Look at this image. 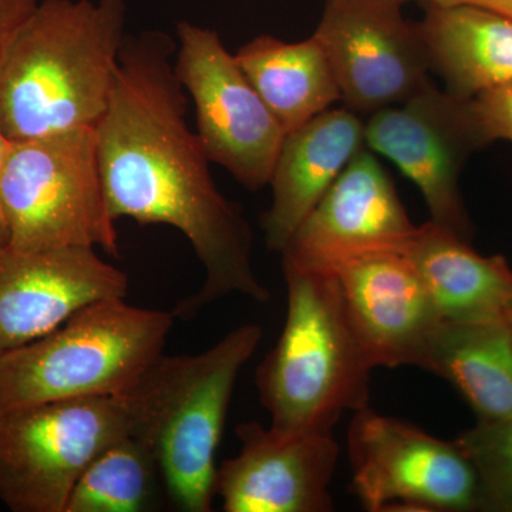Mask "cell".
I'll list each match as a JSON object with an SVG mask.
<instances>
[{
	"instance_id": "obj_22",
	"label": "cell",
	"mask_w": 512,
	"mask_h": 512,
	"mask_svg": "<svg viewBox=\"0 0 512 512\" xmlns=\"http://www.w3.org/2000/svg\"><path fill=\"white\" fill-rule=\"evenodd\" d=\"M454 440L476 471L478 511L512 512V414L477 420Z\"/></svg>"
},
{
	"instance_id": "obj_28",
	"label": "cell",
	"mask_w": 512,
	"mask_h": 512,
	"mask_svg": "<svg viewBox=\"0 0 512 512\" xmlns=\"http://www.w3.org/2000/svg\"><path fill=\"white\" fill-rule=\"evenodd\" d=\"M507 323H508V326H510V329H511V333H512V308H511V311L508 312V315H507Z\"/></svg>"
},
{
	"instance_id": "obj_23",
	"label": "cell",
	"mask_w": 512,
	"mask_h": 512,
	"mask_svg": "<svg viewBox=\"0 0 512 512\" xmlns=\"http://www.w3.org/2000/svg\"><path fill=\"white\" fill-rule=\"evenodd\" d=\"M473 104L488 141L512 143V83L478 94Z\"/></svg>"
},
{
	"instance_id": "obj_3",
	"label": "cell",
	"mask_w": 512,
	"mask_h": 512,
	"mask_svg": "<svg viewBox=\"0 0 512 512\" xmlns=\"http://www.w3.org/2000/svg\"><path fill=\"white\" fill-rule=\"evenodd\" d=\"M264 330L239 326L198 355L165 356L120 394L130 434L156 458L165 491L178 510L210 512L217 451L242 367Z\"/></svg>"
},
{
	"instance_id": "obj_27",
	"label": "cell",
	"mask_w": 512,
	"mask_h": 512,
	"mask_svg": "<svg viewBox=\"0 0 512 512\" xmlns=\"http://www.w3.org/2000/svg\"><path fill=\"white\" fill-rule=\"evenodd\" d=\"M400 2H423L426 3V5H431V3L436 2V0H400Z\"/></svg>"
},
{
	"instance_id": "obj_4",
	"label": "cell",
	"mask_w": 512,
	"mask_h": 512,
	"mask_svg": "<svg viewBox=\"0 0 512 512\" xmlns=\"http://www.w3.org/2000/svg\"><path fill=\"white\" fill-rule=\"evenodd\" d=\"M284 330L256 370L259 399L281 433L333 434L340 417L369 407L367 359L332 271L282 259Z\"/></svg>"
},
{
	"instance_id": "obj_10",
	"label": "cell",
	"mask_w": 512,
	"mask_h": 512,
	"mask_svg": "<svg viewBox=\"0 0 512 512\" xmlns=\"http://www.w3.org/2000/svg\"><path fill=\"white\" fill-rule=\"evenodd\" d=\"M488 144L473 99H458L434 84L365 120V146L389 158L419 188L431 222L468 242L474 227L460 177L470 157Z\"/></svg>"
},
{
	"instance_id": "obj_18",
	"label": "cell",
	"mask_w": 512,
	"mask_h": 512,
	"mask_svg": "<svg viewBox=\"0 0 512 512\" xmlns=\"http://www.w3.org/2000/svg\"><path fill=\"white\" fill-rule=\"evenodd\" d=\"M416 25L430 70L451 96L471 100L512 83V19L478 6L431 3Z\"/></svg>"
},
{
	"instance_id": "obj_9",
	"label": "cell",
	"mask_w": 512,
	"mask_h": 512,
	"mask_svg": "<svg viewBox=\"0 0 512 512\" xmlns=\"http://www.w3.org/2000/svg\"><path fill=\"white\" fill-rule=\"evenodd\" d=\"M353 414L350 488L366 511H478L476 471L456 440L370 407Z\"/></svg>"
},
{
	"instance_id": "obj_21",
	"label": "cell",
	"mask_w": 512,
	"mask_h": 512,
	"mask_svg": "<svg viewBox=\"0 0 512 512\" xmlns=\"http://www.w3.org/2000/svg\"><path fill=\"white\" fill-rule=\"evenodd\" d=\"M161 480L156 458L127 434L94 458L70 495L66 512L151 510ZM163 483V480H161Z\"/></svg>"
},
{
	"instance_id": "obj_12",
	"label": "cell",
	"mask_w": 512,
	"mask_h": 512,
	"mask_svg": "<svg viewBox=\"0 0 512 512\" xmlns=\"http://www.w3.org/2000/svg\"><path fill=\"white\" fill-rule=\"evenodd\" d=\"M417 227L392 177L363 147L296 229L282 259L313 271H333L356 256L403 252Z\"/></svg>"
},
{
	"instance_id": "obj_19",
	"label": "cell",
	"mask_w": 512,
	"mask_h": 512,
	"mask_svg": "<svg viewBox=\"0 0 512 512\" xmlns=\"http://www.w3.org/2000/svg\"><path fill=\"white\" fill-rule=\"evenodd\" d=\"M417 367L447 380L477 420L512 414V333L507 320H441Z\"/></svg>"
},
{
	"instance_id": "obj_2",
	"label": "cell",
	"mask_w": 512,
	"mask_h": 512,
	"mask_svg": "<svg viewBox=\"0 0 512 512\" xmlns=\"http://www.w3.org/2000/svg\"><path fill=\"white\" fill-rule=\"evenodd\" d=\"M124 0H40L0 52V130L9 141L96 128L124 40Z\"/></svg>"
},
{
	"instance_id": "obj_1",
	"label": "cell",
	"mask_w": 512,
	"mask_h": 512,
	"mask_svg": "<svg viewBox=\"0 0 512 512\" xmlns=\"http://www.w3.org/2000/svg\"><path fill=\"white\" fill-rule=\"evenodd\" d=\"M177 43L163 32L126 36L109 106L96 127L107 207L114 221L168 225L190 242L202 286L177 303L191 319L228 295L266 303L255 274L254 235L241 207L215 184L210 158L188 126V94L174 70Z\"/></svg>"
},
{
	"instance_id": "obj_7",
	"label": "cell",
	"mask_w": 512,
	"mask_h": 512,
	"mask_svg": "<svg viewBox=\"0 0 512 512\" xmlns=\"http://www.w3.org/2000/svg\"><path fill=\"white\" fill-rule=\"evenodd\" d=\"M130 434L121 396L30 404L0 412V503L13 512H66L94 458Z\"/></svg>"
},
{
	"instance_id": "obj_8",
	"label": "cell",
	"mask_w": 512,
	"mask_h": 512,
	"mask_svg": "<svg viewBox=\"0 0 512 512\" xmlns=\"http://www.w3.org/2000/svg\"><path fill=\"white\" fill-rule=\"evenodd\" d=\"M174 70L192 101L197 133L211 163L249 191L269 185L286 136L214 30L177 25Z\"/></svg>"
},
{
	"instance_id": "obj_26",
	"label": "cell",
	"mask_w": 512,
	"mask_h": 512,
	"mask_svg": "<svg viewBox=\"0 0 512 512\" xmlns=\"http://www.w3.org/2000/svg\"><path fill=\"white\" fill-rule=\"evenodd\" d=\"M10 141L8 137L0 130V175H2L3 164H5L6 154H8ZM8 245V232H6L5 220H3L2 207H0V247Z\"/></svg>"
},
{
	"instance_id": "obj_5",
	"label": "cell",
	"mask_w": 512,
	"mask_h": 512,
	"mask_svg": "<svg viewBox=\"0 0 512 512\" xmlns=\"http://www.w3.org/2000/svg\"><path fill=\"white\" fill-rule=\"evenodd\" d=\"M174 319L126 298L83 306L42 338L0 355V412L126 393L163 355Z\"/></svg>"
},
{
	"instance_id": "obj_14",
	"label": "cell",
	"mask_w": 512,
	"mask_h": 512,
	"mask_svg": "<svg viewBox=\"0 0 512 512\" xmlns=\"http://www.w3.org/2000/svg\"><path fill=\"white\" fill-rule=\"evenodd\" d=\"M128 278L94 248L0 247V355L52 332L100 299L126 298Z\"/></svg>"
},
{
	"instance_id": "obj_15",
	"label": "cell",
	"mask_w": 512,
	"mask_h": 512,
	"mask_svg": "<svg viewBox=\"0 0 512 512\" xmlns=\"http://www.w3.org/2000/svg\"><path fill=\"white\" fill-rule=\"evenodd\" d=\"M332 272L372 366L419 365L443 319L410 259L399 251L372 252L349 259Z\"/></svg>"
},
{
	"instance_id": "obj_16",
	"label": "cell",
	"mask_w": 512,
	"mask_h": 512,
	"mask_svg": "<svg viewBox=\"0 0 512 512\" xmlns=\"http://www.w3.org/2000/svg\"><path fill=\"white\" fill-rule=\"evenodd\" d=\"M365 146V120L342 107L329 109L286 133L269 185L271 207L262 215L266 245L282 254L350 160Z\"/></svg>"
},
{
	"instance_id": "obj_11",
	"label": "cell",
	"mask_w": 512,
	"mask_h": 512,
	"mask_svg": "<svg viewBox=\"0 0 512 512\" xmlns=\"http://www.w3.org/2000/svg\"><path fill=\"white\" fill-rule=\"evenodd\" d=\"M400 0H326L315 35L332 64L340 101L359 116L412 99L431 86L417 25Z\"/></svg>"
},
{
	"instance_id": "obj_17",
	"label": "cell",
	"mask_w": 512,
	"mask_h": 512,
	"mask_svg": "<svg viewBox=\"0 0 512 512\" xmlns=\"http://www.w3.org/2000/svg\"><path fill=\"white\" fill-rule=\"evenodd\" d=\"M403 254L450 322L505 320L512 308V268L503 255L484 256L434 222L417 227Z\"/></svg>"
},
{
	"instance_id": "obj_20",
	"label": "cell",
	"mask_w": 512,
	"mask_h": 512,
	"mask_svg": "<svg viewBox=\"0 0 512 512\" xmlns=\"http://www.w3.org/2000/svg\"><path fill=\"white\" fill-rule=\"evenodd\" d=\"M235 59L285 133L340 101L332 64L315 35L296 43L256 36Z\"/></svg>"
},
{
	"instance_id": "obj_13",
	"label": "cell",
	"mask_w": 512,
	"mask_h": 512,
	"mask_svg": "<svg viewBox=\"0 0 512 512\" xmlns=\"http://www.w3.org/2000/svg\"><path fill=\"white\" fill-rule=\"evenodd\" d=\"M241 450L222 461L215 497L225 512H329L339 460L333 434L281 433L256 421L235 429Z\"/></svg>"
},
{
	"instance_id": "obj_24",
	"label": "cell",
	"mask_w": 512,
	"mask_h": 512,
	"mask_svg": "<svg viewBox=\"0 0 512 512\" xmlns=\"http://www.w3.org/2000/svg\"><path fill=\"white\" fill-rule=\"evenodd\" d=\"M40 0H0V52Z\"/></svg>"
},
{
	"instance_id": "obj_25",
	"label": "cell",
	"mask_w": 512,
	"mask_h": 512,
	"mask_svg": "<svg viewBox=\"0 0 512 512\" xmlns=\"http://www.w3.org/2000/svg\"><path fill=\"white\" fill-rule=\"evenodd\" d=\"M436 5H471L493 10L500 15L507 16L512 19V0H436Z\"/></svg>"
},
{
	"instance_id": "obj_6",
	"label": "cell",
	"mask_w": 512,
	"mask_h": 512,
	"mask_svg": "<svg viewBox=\"0 0 512 512\" xmlns=\"http://www.w3.org/2000/svg\"><path fill=\"white\" fill-rule=\"evenodd\" d=\"M0 207L10 248H101L119 256L116 221L101 181L96 128L10 141L0 175Z\"/></svg>"
}]
</instances>
